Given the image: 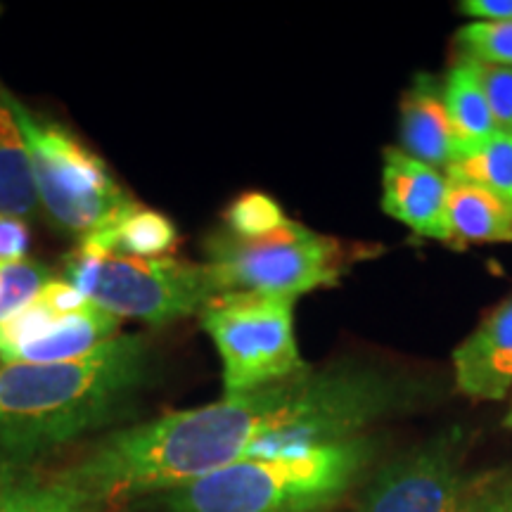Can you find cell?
<instances>
[{
	"instance_id": "6da1fadb",
	"label": "cell",
	"mask_w": 512,
	"mask_h": 512,
	"mask_svg": "<svg viewBox=\"0 0 512 512\" xmlns=\"http://www.w3.org/2000/svg\"><path fill=\"white\" fill-rule=\"evenodd\" d=\"M406 389L368 366L306 368L285 380L112 432L57 479L114 508L166 494L266 453L335 444L399 406Z\"/></svg>"
},
{
	"instance_id": "7a4b0ae2",
	"label": "cell",
	"mask_w": 512,
	"mask_h": 512,
	"mask_svg": "<svg viewBox=\"0 0 512 512\" xmlns=\"http://www.w3.org/2000/svg\"><path fill=\"white\" fill-rule=\"evenodd\" d=\"M150 375L145 335H117L62 363H0V460L24 463L100 430Z\"/></svg>"
},
{
	"instance_id": "3957f363",
	"label": "cell",
	"mask_w": 512,
	"mask_h": 512,
	"mask_svg": "<svg viewBox=\"0 0 512 512\" xmlns=\"http://www.w3.org/2000/svg\"><path fill=\"white\" fill-rule=\"evenodd\" d=\"M361 437L266 453L209 472L164 494L166 512H320L335 505L368 465Z\"/></svg>"
},
{
	"instance_id": "277c9868",
	"label": "cell",
	"mask_w": 512,
	"mask_h": 512,
	"mask_svg": "<svg viewBox=\"0 0 512 512\" xmlns=\"http://www.w3.org/2000/svg\"><path fill=\"white\" fill-rule=\"evenodd\" d=\"M64 273V280L102 311L150 325L200 316L211 299L223 294L209 264L174 256L138 259L76 245L64 261Z\"/></svg>"
},
{
	"instance_id": "5b68a950",
	"label": "cell",
	"mask_w": 512,
	"mask_h": 512,
	"mask_svg": "<svg viewBox=\"0 0 512 512\" xmlns=\"http://www.w3.org/2000/svg\"><path fill=\"white\" fill-rule=\"evenodd\" d=\"M22 128L41 209L76 240L117 219L133 200L107 164L60 121L43 119L10 95Z\"/></svg>"
},
{
	"instance_id": "8992f818",
	"label": "cell",
	"mask_w": 512,
	"mask_h": 512,
	"mask_svg": "<svg viewBox=\"0 0 512 512\" xmlns=\"http://www.w3.org/2000/svg\"><path fill=\"white\" fill-rule=\"evenodd\" d=\"M204 252L221 292L292 299L339 285L347 261L342 242L292 219L259 238H238L226 228L216 230L204 242Z\"/></svg>"
},
{
	"instance_id": "52a82bcc",
	"label": "cell",
	"mask_w": 512,
	"mask_h": 512,
	"mask_svg": "<svg viewBox=\"0 0 512 512\" xmlns=\"http://www.w3.org/2000/svg\"><path fill=\"white\" fill-rule=\"evenodd\" d=\"M292 297L223 292L204 306L202 328L214 339L228 394L252 392L309 366L294 339Z\"/></svg>"
},
{
	"instance_id": "ba28073f",
	"label": "cell",
	"mask_w": 512,
	"mask_h": 512,
	"mask_svg": "<svg viewBox=\"0 0 512 512\" xmlns=\"http://www.w3.org/2000/svg\"><path fill=\"white\" fill-rule=\"evenodd\" d=\"M121 320L95 306L69 280L53 278L0 323V363H62L119 335Z\"/></svg>"
},
{
	"instance_id": "9c48e42d",
	"label": "cell",
	"mask_w": 512,
	"mask_h": 512,
	"mask_svg": "<svg viewBox=\"0 0 512 512\" xmlns=\"http://www.w3.org/2000/svg\"><path fill=\"white\" fill-rule=\"evenodd\" d=\"M460 427L437 434L377 472L361 496V512H463L486 477L465 472Z\"/></svg>"
},
{
	"instance_id": "30bf717a",
	"label": "cell",
	"mask_w": 512,
	"mask_h": 512,
	"mask_svg": "<svg viewBox=\"0 0 512 512\" xmlns=\"http://www.w3.org/2000/svg\"><path fill=\"white\" fill-rule=\"evenodd\" d=\"M448 178L408 157L401 147H384L382 211L422 238L448 240L446 228Z\"/></svg>"
},
{
	"instance_id": "8fae6325",
	"label": "cell",
	"mask_w": 512,
	"mask_h": 512,
	"mask_svg": "<svg viewBox=\"0 0 512 512\" xmlns=\"http://www.w3.org/2000/svg\"><path fill=\"white\" fill-rule=\"evenodd\" d=\"M458 392L475 401H501L512 389V294L484 316L453 351Z\"/></svg>"
},
{
	"instance_id": "7c38bea8",
	"label": "cell",
	"mask_w": 512,
	"mask_h": 512,
	"mask_svg": "<svg viewBox=\"0 0 512 512\" xmlns=\"http://www.w3.org/2000/svg\"><path fill=\"white\" fill-rule=\"evenodd\" d=\"M401 150L439 171L456 162L444 81L434 74L420 72L401 95Z\"/></svg>"
},
{
	"instance_id": "4fadbf2b",
	"label": "cell",
	"mask_w": 512,
	"mask_h": 512,
	"mask_svg": "<svg viewBox=\"0 0 512 512\" xmlns=\"http://www.w3.org/2000/svg\"><path fill=\"white\" fill-rule=\"evenodd\" d=\"M446 228V245L453 249L512 242V200L479 185L448 181Z\"/></svg>"
},
{
	"instance_id": "5bb4252c",
	"label": "cell",
	"mask_w": 512,
	"mask_h": 512,
	"mask_svg": "<svg viewBox=\"0 0 512 512\" xmlns=\"http://www.w3.org/2000/svg\"><path fill=\"white\" fill-rule=\"evenodd\" d=\"M444 102L456 140V159L472 155L494 138L496 124L470 57L460 55L444 79Z\"/></svg>"
},
{
	"instance_id": "9a60e30c",
	"label": "cell",
	"mask_w": 512,
	"mask_h": 512,
	"mask_svg": "<svg viewBox=\"0 0 512 512\" xmlns=\"http://www.w3.org/2000/svg\"><path fill=\"white\" fill-rule=\"evenodd\" d=\"M79 245L138 259H164L178 245V230L162 211L136 202L107 226L79 240Z\"/></svg>"
},
{
	"instance_id": "2e32d148",
	"label": "cell",
	"mask_w": 512,
	"mask_h": 512,
	"mask_svg": "<svg viewBox=\"0 0 512 512\" xmlns=\"http://www.w3.org/2000/svg\"><path fill=\"white\" fill-rule=\"evenodd\" d=\"M0 214L24 221L41 214L27 140L10 107V93L3 86H0Z\"/></svg>"
},
{
	"instance_id": "e0dca14e",
	"label": "cell",
	"mask_w": 512,
	"mask_h": 512,
	"mask_svg": "<svg viewBox=\"0 0 512 512\" xmlns=\"http://www.w3.org/2000/svg\"><path fill=\"white\" fill-rule=\"evenodd\" d=\"M0 512H112L55 475L0 482Z\"/></svg>"
},
{
	"instance_id": "ac0fdd59",
	"label": "cell",
	"mask_w": 512,
	"mask_h": 512,
	"mask_svg": "<svg viewBox=\"0 0 512 512\" xmlns=\"http://www.w3.org/2000/svg\"><path fill=\"white\" fill-rule=\"evenodd\" d=\"M444 174L448 181L479 185L512 200V133L496 131L494 138L477 152L448 164Z\"/></svg>"
},
{
	"instance_id": "d6986e66",
	"label": "cell",
	"mask_w": 512,
	"mask_h": 512,
	"mask_svg": "<svg viewBox=\"0 0 512 512\" xmlns=\"http://www.w3.org/2000/svg\"><path fill=\"white\" fill-rule=\"evenodd\" d=\"M53 278V271L34 259L0 264V323L22 311Z\"/></svg>"
},
{
	"instance_id": "ffe728a7",
	"label": "cell",
	"mask_w": 512,
	"mask_h": 512,
	"mask_svg": "<svg viewBox=\"0 0 512 512\" xmlns=\"http://www.w3.org/2000/svg\"><path fill=\"white\" fill-rule=\"evenodd\" d=\"M287 221L283 207L264 192H245L226 211V230L238 238H259Z\"/></svg>"
},
{
	"instance_id": "44dd1931",
	"label": "cell",
	"mask_w": 512,
	"mask_h": 512,
	"mask_svg": "<svg viewBox=\"0 0 512 512\" xmlns=\"http://www.w3.org/2000/svg\"><path fill=\"white\" fill-rule=\"evenodd\" d=\"M460 55L477 62L512 67V19L508 22H470L456 34Z\"/></svg>"
},
{
	"instance_id": "7402d4cb",
	"label": "cell",
	"mask_w": 512,
	"mask_h": 512,
	"mask_svg": "<svg viewBox=\"0 0 512 512\" xmlns=\"http://www.w3.org/2000/svg\"><path fill=\"white\" fill-rule=\"evenodd\" d=\"M472 64H475L479 83H482L486 102H489L496 131L512 133V67L477 60H472Z\"/></svg>"
},
{
	"instance_id": "603a6c76",
	"label": "cell",
	"mask_w": 512,
	"mask_h": 512,
	"mask_svg": "<svg viewBox=\"0 0 512 512\" xmlns=\"http://www.w3.org/2000/svg\"><path fill=\"white\" fill-rule=\"evenodd\" d=\"M463 512H512V470L486 475Z\"/></svg>"
},
{
	"instance_id": "cb8c5ba5",
	"label": "cell",
	"mask_w": 512,
	"mask_h": 512,
	"mask_svg": "<svg viewBox=\"0 0 512 512\" xmlns=\"http://www.w3.org/2000/svg\"><path fill=\"white\" fill-rule=\"evenodd\" d=\"M29 242L31 233L27 221L10 214H0V264L27 259Z\"/></svg>"
},
{
	"instance_id": "d4e9b609",
	"label": "cell",
	"mask_w": 512,
	"mask_h": 512,
	"mask_svg": "<svg viewBox=\"0 0 512 512\" xmlns=\"http://www.w3.org/2000/svg\"><path fill=\"white\" fill-rule=\"evenodd\" d=\"M458 8L475 22H508L512 19V0H465Z\"/></svg>"
},
{
	"instance_id": "484cf974",
	"label": "cell",
	"mask_w": 512,
	"mask_h": 512,
	"mask_svg": "<svg viewBox=\"0 0 512 512\" xmlns=\"http://www.w3.org/2000/svg\"><path fill=\"white\" fill-rule=\"evenodd\" d=\"M503 427H508V430H512V406H510L508 415H505V418H503Z\"/></svg>"
}]
</instances>
